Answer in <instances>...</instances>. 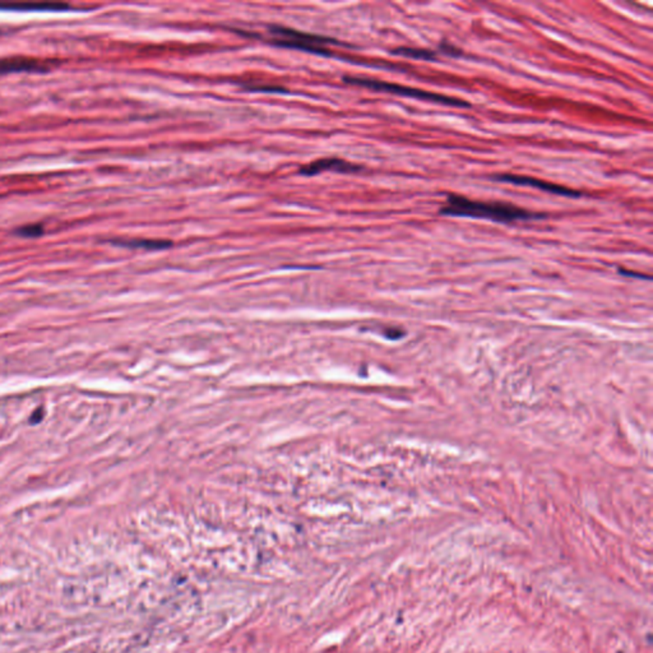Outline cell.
Here are the masks:
<instances>
[{
  "label": "cell",
  "mask_w": 653,
  "mask_h": 653,
  "mask_svg": "<svg viewBox=\"0 0 653 653\" xmlns=\"http://www.w3.org/2000/svg\"><path fill=\"white\" fill-rule=\"evenodd\" d=\"M392 54L403 56V57H410L415 60H425V62H435L438 57L435 51L428 50V49H420V47H397L393 50Z\"/></svg>",
  "instance_id": "cell-9"
},
{
  "label": "cell",
  "mask_w": 653,
  "mask_h": 653,
  "mask_svg": "<svg viewBox=\"0 0 653 653\" xmlns=\"http://www.w3.org/2000/svg\"><path fill=\"white\" fill-rule=\"evenodd\" d=\"M44 226L42 225H27L23 227H19L16 230V233L22 238H38L44 233Z\"/></svg>",
  "instance_id": "cell-11"
},
{
  "label": "cell",
  "mask_w": 653,
  "mask_h": 653,
  "mask_svg": "<svg viewBox=\"0 0 653 653\" xmlns=\"http://www.w3.org/2000/svg\"><path fill=\"white\" fill-rule=\"evenodd\" d=\"M270 32L274 36V38H285V40H294V41H301V42H308V44H314V45H322L324 47L326 44H336L335 40L324 38V36H318V35H311V34H305L300 32L294 28L282 27V26H270L268 27Z\"/></svg>",
  "instance_id": "cell-6"
},
{
  "label": "cell",
  "mask_w": 653,
  "mask_h": 653,
  "mask_svg": "<svg viewBox=\"0 0 653 653\" xmlns=\"http://www.w3.org/2000/svg\"><path fill=\"white\" fill-rule=\"evenodd\" d=\"M109 243L115 246L129 248V249H144V251H164L172 246L168 240H155V239H112Z\"/></svg>",
  "instance_id": "cell-7"
},
{
  "label": "cell",
  "mask_w": 653,
  "mask_h": 653,
  "mask_svg": "<svg viewBox=\"0 0 653 653\" xmlns=\"http://www.w3.org/2000/svg\"><path fill=\"white\" fill-rule=\"evenodd\" d=\"M438 49L440 53H443V54H446V55L453 56V57L462 56V50L454 47V45H452L450 42H447V41L440 42Z\"/></svg>",
  "instance_id": "cell-12"
},
{
  "label": "cell",
  "mask_w": 653,
  "mask_h": 653,
  "mask_svg": "<svg viewBox=\"0 0 653 653\" xmlns=\"http://www.w3.org/2000/svg\"><path fill=\"white\" fill-rule=\"evenodd\" d=\"M47 66L36 59L28 57H7L0 59V75L22 73V72H45Z\"/></svg>",
  "instance_id": "cell-5"
},
{
  "label": "cell",
  "mask_w": 653,
  "mask_h": 653,
  "mask_svg": "<svg viewBox=\"0 0 653 653\" xmlns=\"http://www.w3.org/2000/svg\"><path fill=\"white\" fill-rule=\"evenodd\" d=\"M326 170H332L337 172H357L363 170V168L351 162H347L345 159L329 157V159H318L309 165L303 166L299 170V174L303 177H314Z\"/></svg>",
  "instance_id": "cell-4"
},
{
  "label": "cell",
  "mask_w": 653,
  "mask_h": 653,
  "mask_svg": "<svg viewBox=\"0 0 653 653\" xmlns=\"http://www.w3.org/2000/svg\"><path fill=\"white\" fill-rule=\"evenodd\" d=\"M342 79H344L345 84L365 87V88L379 91V92H387V94H397V96L411 97V99H419V100L440 103V105L452 106V107H461V109L471 107V103L456 99V97L435 94V92H428V91H424V90L413 88V87H406V86H402V84L384 82V81L365 78V77H353V75H345Z\"/></svg>",
  "instance_id": "cell-2"
},
{
  "label": "cell",
  "mask_w": 653,
  "mask_h": 653,
  "mask_svg": "<svg viewBox=\"0 0 653 653\" xmlns=\"http://www.w3.org/2000/svg\"><path fill=\"white\" fill-rule=\"evenodd\" d=\"M439 214L441 216H449V217L490 220V221L503 222V224H509L515 221L541 220L546 217L542 214H533L517 205L478 202V201H474L458 194H448L444 205L440 207Z\"/></svg>",
  "instance_id": "cell-1"
},
{
  "label": "cell",
  "mask_w": 653,
  "mask_h": 653,
  "mask_svg": "<svg viewBox=\"0 0 653 653\" xmlns=\"http://www.w3.org/2000/svg\"><path fill=\"white\" fill-rule=\"evenodd\" d=\"M69 10L68 4L63 3H21V4H1L0 3V10Z\"/></svg>",
  "instance_id": "cell-8"
},
{
  "label": "cell",
  "mask_w": 653,
  "mask_h": 653,
  "mask_svg": "<svg viewBox=\"0 0 653 653\" xmlns=\"http://www.w3.org/2000/svg\"><path fill=\"white\" fill-rule=\"evenodd\" d=\"M42 418H44V412H42L41 409H38V410L35 411V412H34V415L31 416L29 422H32V424H38V422H40V421L42 420Z\"/></svg>",
  "instance_id": "cell-13"
},
{
  "label": "cell",
  "mask_w": 653,
  "mask_h": 653,
  "mask_svg": "<svg viewBox=\"0 0 653 653\" xmlns=\"http://www.w3.org/2000/svg\"><path fill=\"white\" fill-rule=\"evenodd\" d=\"M245 90L253 92H270V94H287V90L280 86H264V84H242Z\"/></svg>",
  "instance_id": "cell-10"
},
{
  "label": "cell",
  "mask_w": 653,
  "mask_h": 653,
  "mask_svg": "<svg viewBox=\"0 0 653 653\" xmlns=\"http://www.w3.org/2000/svg\"><path fill=\"white\" fill-rule=\"evenodd\" d=\"M491 180L503 181V183L513 184V185H521V187L535 188V189H540L542 192H548V193H551V194L567 196V198H580V196H583L578 190L563 187V185H558V184L549 183V181H545V180H540V179H536V177L514 175V174H495V175L491 177Z\"/></svg>",
  "instance_id": "cell-3"
}]
</instances>
